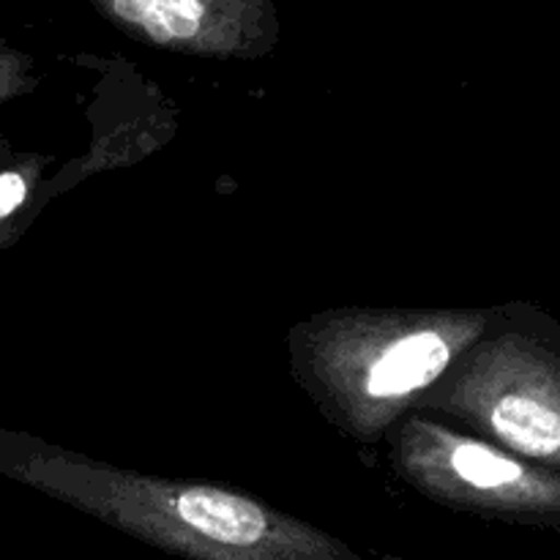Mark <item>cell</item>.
Returning <instances> with one entry per match:
<instances>
[{"instance_id": "6da1fadb", "label": "cell", "mask_w": 560, "mask_h": 560, "mask_svg": "<svg viewBox=\"0 0 560 560\" xmlns=\"http://www.w3.org/2000/svg\"><path fill=\"white\" fill-rule=\"evenodd\" d=\"M0 474L184 560H405L361 556L262 498L118 468L25 432L0 430Z\"/></svg>"}, {"instance_id": "7a4b0ae2", "label": "cell", "mask_w": 560, "mask_h": 560, "mask_svg": "<svg viewBox=\"0 0 560 560\" xmlns=\"http://www.w3.org/2000/svg\"><path fill=\"white\" fill-rule=\"evenodd\" d=\"M495 306H331L288 331L290 375L342 438L375 446L501 317Z\"/></svg>"}, {"instance_id": "3957f363", "label": "cell", "mask_w": 560, "mask_h": 560, "mask_svg": "<svg viewBox=\"0 0 560 560\" xmlns=\"http://www.w3.org/2000/svg\"><path fill=\"white\" fill-rule=\"evenodd\" d=\"M413 413L560 474V323L528 301L503 304L495 326L454 361Z\"/></svg>"}, {"instance_id": "277c9868", "label": "cell", "mask_w": 560, "mask_h": 560, "mask_svg": "<svg viewBox=\"0 0 560 560\" xmlns=\"http://www.w3.org/2000/svg\"><path fill=\"white\" fill-rule=\"evenodd\" d=\"M388 465L408 490L452 512L517 525H560V474L424 413L392 432Z\"/></svg>"}, {"instance_id": "5b68a950", "label": "cell", "mask_w": 560, "mask_h": 560, "mask_svg": "<svg viewBox=\"0 0 560 560\" xmlns=\"http://www.w3.org/2000/svg\"><path fill=\"white\" fill-rule=\"evenodd\" d=\"M140 44L211 60H257L279 42L273 0H88Z\"/></svg>"}, {"instance_id": "8992f818", "label": "cell", "mask_w": 560, "mask_h": 560, "mask_svg": "<svg viewBox=\"0 0 560 560\" xmlns=\"http://www.w3.org/2000/svg\"><path fill=\"white\" fill-rule=\"evenodd\" d=\"M52 156L42 151H14L0 167V255L27 233L38 213L58 197Z\"/></svg>"}, {"instance_id": "52a82bcc", "label": "cell", "mask_w": 560, "mask_h": 560, "mask_svg": "<svg viewBox=\"0 0 560 560\" xmlns=\"http://www.w3.org/2000/svg\"><path fill=\"white\" fill-rule=\"evenodd\" d=\"M38 88L36 60L20 49L0 47V104L27 96Z\"/></svg>"}, {"instance_id": "ba28073f", "label": "cell", "mask_w": 560, "mask_h": 560, "mask_svg": "<svg viewBox=\"0 0 560 560\" xmlns=\"http://www.w3.org/2000/svg\"><path fill=\"white\" fill-rule=\"evenodd\" d=\"M14 151H16V148H14V145H11V142H9V140H5V137H3V135H0V167H3V164H5V162H9V159H11V156H14Z\"/></svg>"}]
</instances>
